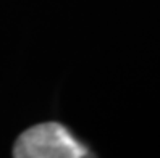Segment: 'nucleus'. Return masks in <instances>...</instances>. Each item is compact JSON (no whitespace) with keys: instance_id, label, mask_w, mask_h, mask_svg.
I'll return each mask as SVG.
<instances>
[{"instance_id":"1","label":"nucleus","mask_w":160,"mask_h":158,"mask_svg":"<svg viewBox=\"0 0 160 158\" xmlns=\"http://www.w3.org/2000/svg\"><path fill=\"white\" fill-rule=\"evenodd\" d=\"M16 158H82L88 148L58 123L37 124L24 131L13 147Z\"/></svg>"}]
</instances>
